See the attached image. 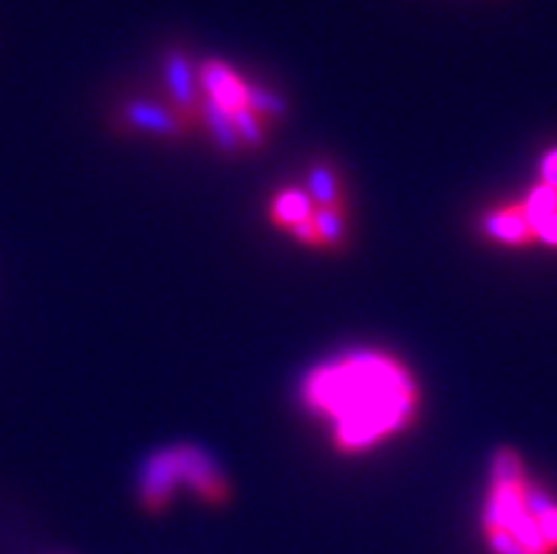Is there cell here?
I'll return each mask as SVG.
<instances>
[{
  "instance_id": "cell-1",
  "label": "cell",
  "mask_w": 557,
  "mask_h": 554,
  "mask_svg": "<svg viewBox=\"0 0 557 554\" xmlns=\"http://www.w3.org/2000/svg\"><path fill=\"white\" fill-rule=\"evenodd\" d=\"M300 402L329 428L337 453L362 456L417 424L422 387L396 354L351 348L306 373Z\"/></svg>"
},
{
  "instance_id": "cell-2",
  "label": "cell",
  "mask_w": 557,
  "mask_h": 554,
  "mask_svg": "<svg viewBox=\"0 0 557 554\" xmlns=\"http://www.w3.org/2000/svg\"><path fill=\"white\" fill-rule=\"evenodd\" d=\"M490 554H557V495L532 481L516 450H498L481 506Z\"/></svg>"
},
{
  "instance_id": "cell-3",
  "label": "cell",
  "mask_w": 557,
  "mask_h": 554,
  "mask_svg": "<svg viewBox=\"0 0 557 554\" xmlns=\"http://www.w3.org/2000/svg\"><path fill=\"white\" fill-rule=\"evenodd\" d=\"M178 484H190L198 498L210 506H221L230 501V484L219 464L196 447H168L159 450L141 467L139 501L150 515L164 513Z\"/></svg>"
},
{
  "instance_id": "cell-4",
  "label": "cell",
  "mask_w": 557,
  "mask_h": 554,
  "mask_svg": "<svg viewBox=\"0 0 557 554\" xmlns=\"http://www.w3.org/2000/svg\"><path fill=\"white\" fill-rule=\"evenodd\" d=\"M116 125L131 134H153L170 136V139H182L184 134L196 131V122L184 116L178 108L170 102H150V99H134L120 108Z\"/></svg>"
},
{
  "instance_id": "cell-5",
  "label": "cell",
  "mask_w": 557,
  "mask_h": 554,
  "mask_svg": "<svg viewBox=\"0 0 557 554\" xmlns=\"http://www.w3.org/2000/svg\"><path fill=\"white\" fill-rule=\"evenodd\" d=\"M198 85H201V99L212 102L230 116L247 108L249 79L240 77L238 71L224 60H215V57L201 60L198 63Z\"/></svg>"
},
{
  "instance_id": "cell-6",
  "label": "cell",
  "mask_w": 557,
  "mask_h": 554,
  "mask_svg": "<svg viewBox=\"0 0 557 554\" xmlns=\"http://www.w3.org/2000/svg\"><path fill=\"white\" fill-rule=\"evenodd\" d=\"M164 88L168 102L190 116L198 127V108H201V85H198V63L182 49H170L164 54Z\"/></svg>"
},
{
  "instance_id": "cell-7",
  "label": "cell",
  "mask_w": 557,
  "mask_h": 554,
  "mask_svg": "<svg viewBox=\"0 0 557 554\" xmlns=\"http://www.w3.org/2000/svg\"><path fill=\"white\" fill-rule=\"evenodd\" d=\"M479 230L484 232V238L493 241V244L512 246V249L535 246V232H532L530 216L523 210L521 198L484 212L479 221Z\"/></svg>"
},
{
  "instance_id": "cell-8",
  "label": "cell",
  "mask_w": 557,
  "mask_h": 554,
  "mask_svg": "<svg viewBox=\"0 0 557 554\" xmlns=\"http://www.w3.org/2000/svg\"><path fill=\"white\" fill-rule=\"evenodd\" d=\"M306 193H309L314 210L332 207V210H348V187L339 176V170L329 162H314L306 173Z\"/></svg>"
},
{
  "instance_id": "cell-9",
  "label": "cell",
  "mask_w": 557,
  "mask_h": 554,
  "mask_svg": "<svg viewBox=\"0 0 557 554\" xmlns=\"http://www.w3.org/2000/svg\"><path fill=\"white\" fill-rule=\"evenodd\" d=\"M311 216H314V204H311L306 189L283 187L277 189L275 196H272V201H269V221H272L277 230H297V226L306 224Z\"/></svg>"
},
{
  "instance_id": "cell-10",
  "label": "cell",
  "mask_w": 557,
  "mask_h": 554,
  "mask_svg": "<svg viewBox=\"0 0 557 554\" xmlns=\"http://www.w3.org/2000/svg\"><path fill=\"white\" fill-rule=\"evenodd\" d=\"M314 226H318L320 249H343L348 244V210L320 207L314 210Z\"/></svg>"
},
{
  "instance_id": "cell-11",
  "label": "cell",
  "mask_w": 557,
  "mask_h": 554,
  "mask_svg": "<svg viewBox=\"0 0 557 554\" xmlns=\"http://www.w3.org/2000/svg\"><path fill=\"white\" fill-rule=\"evenodd\" d=\"M247 108L255 113V116H261L267 125L283 120L286 111H289V106H286V99H283L281 94L258 83L247 85Z\"/></svg>"
},
{
  "instance_id": "cell-12",
  "label": "cell",
  "mask_w": 557,
  "mask_h": 554,
  "mask_svg": "<svg viewBox=\"0 0 557 554\" xmlns=\"http://www.w3.org/2000/svg\"><path fill=\"white\" fill-rule=\"evenodd\" d=\"M535 241L541 246H549V249H557V212L555 216L544 218L541 224L535 226Z\"/></svg>"
},
{
  "instance_id": "cell-13",
  "label": "cell",
  "mask_w": 557,
  "mask_h": 554,
  "mask_svg": "<svg viewBox=\"0 0 557 554\" xmlns=\"http://www.w3.org/2000/svg\"><path fill=\"white\" fill-rule=\"evenodd\" d=\"M537 170H541V184L557 189V148L546 150L544 159H541V168Z\"/></svg>"
}]
</instances>
